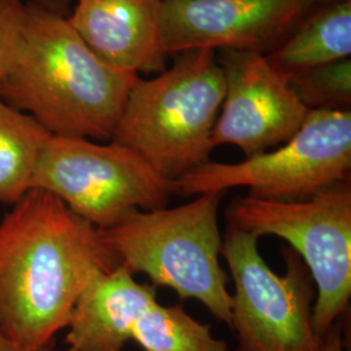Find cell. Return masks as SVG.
I'll use <instances>...</instances> for the list:
<instances>
[{
	"instance_id": "cell-1",
	"label": "cell",
	"mask_w": 351,
	"mask_h": 351,
	"mask_svg": "<svg viewBox=\"0 0 351 351\" xmlns=\"http://www.w3.org/2000/svg\"><path fill=\"white\" fill-rule=\"evenodd\" d=\"M0 221V332L38 349L65 329L91 278L119 264L99 229L32 189Z\"/></svg>"
},
{
	"instance_id": "cell-2",
	"label": "cell",
	"mask_w": 351,
	"mask_h": 351,
	"mask_svg": "<svg viewBox=\"0 0 351 351\" xmlns=\"http://www.w3.org/2000/svg\"><path fill=\"white\" fill-rule=\"evenodd\" d=\"M138 78L101 60L63 14L29 1L0 101L32 116L51 136L110 142Z\"/></svg>"
},
{
	"instance_id": "cell-3",
	"label": "cell",
	"mask_w": 351,
	"mask_h": 351,
	"mask_svg": "<svg viewBox=\"0 0 351 351\" xmlns=\"http://www.w3.org/2000/svg\"><path fill=\"white\" fill-rule=\"evenodd\" d=\"M224 97L226 75L217 52L184 51L169 69L150 80L139 77L111 141L176 181L210 162L213 128Z\"/></svg>"
},
{
	"instance_id": "cell-4",
	"label": "cell",
	"mask_w": 351,
	"mask_h": 351,
	"mask_svg": "<svg viewBox=\"0 0 351 351\" xmlns=\"http://www.w3.org/2000/svg\"><path fill=\"white\" fill-rule=\"evenodd\" d=\"M224 194H201L175 208L137 210L99 232L129 274H145L155 287L201 302L230 326L232 294L220 263L223 236L217 223Z\"/></svg>"
},
{
	"instance_id": "cell-5",
	"label": "cell",
	"mask_w": 351,
	"mask_h": 351,
	"mask_svg": "<svg viewBox=\"0 0 351 351\" xmlns=\"http://www.w3.org/2000/svg\"><path fill=\"white\" fill-rule=\"evenodd\" d=\"M350 173V110H311L280 147L239 163L202 164L173 181V191L191 197L247 188L256 199L298 202L349 181Z\"/></svg>"
},
{
	"instance_id": "cell-6",
	"label": "cell",
	"mask_w": 351,
	"mask_h": 351,
	"mask_svg": "<svg viewBox=\"0 0 351 351\" xmlns=\"http://www.w3.org/2000/svg\"><path fill=\"white\" fill-rule=\"evenodd\" d=\"M229 226L259 239L287 241L308 268L316 288L313 323L326 337L349 308L351 298V181L298 202L237 197L230 202Z\"/></svg>"
},
{
	"instance_id": "cell-7",
	"label": "cell",
	"mask_w": 351,
	"mask_h": 351,
	"mask_svg": "<svg viewBox=\"0 0 351 351\" xmlns=\"http://www.w3.org/2000/svg\"><path fill=\"white\" fill-rule=\"evenodd\" d=\"M32 189L55 195L97 229L137 210L164 208L175 194L173 181L125 146L58 136L39 154Z\"/></svg>"
},
{
	"instance_id": "cell-8",
	"label": "cell",
	"mask_w": 351,
	"mask_h": 351,
	"mask_svg": "<svg viewBox=\"0 0 351 351\" xmlns=\"http://www.w3.org/2000/svg\"><path fill=\"white\" fill-rule=\"evenodd\" d=\"M259 237L228 226L221 256L234 281L230 328L236 351H323L324 339L313 323L314 280L300 255L281 249L285 275L269 268L258 249Z\"/></svg>"
},
{
	"instance_id": "cell-9",
	"label": "cell",
	"mask_w": 351,
	"mask_h": 351,
	"mask_svg": "<svg viewBox=\"0 0 351 351\" xmlns=\"http://www.w3.org/2000/svg\"><path fill=\"white\" fill-rule=\"evenodd\" d=\"M319 0H162L164 50L252 51L278 47Z\"/></svg>"
},
{
	"instance_id": "cell-10",
	"label": "cell",
	"mask_w": 351,
	"mask_h": 351,
	"mask_svg": "<svg viewBox=\"0 0 351 351\" xmlns=\"http://www.w3.org/2000/svg\"><path fill=\"white\" fill-rule=\"evenodd\" d=\"M226 97L213 132V147L233 145L246 158L278 147L301 128L308 108L265 55L221 50Z\"/></svg>"
},
{
	"instance_id": "cell-11",
	"label": "cell",
	"mask_w": 351,
	"mask_h": 351,
	"mask_svg": "<svg viewBox=\"0 0 351 351\" xmlns=\"http://www.w3.org/2000/svg\"><path fill=\"white\" fill-rule=\"evenodd\" d=\"M162 0H77L69 24L101 60L139 75L162 73L168 53L160 24Z\"/></svg>"
},
{
	"instance_id": "cell-12",
	"label": "cell",
	"mask_w": 351,
	"mask_h": 351,
	"mask_svg": "<svg viewBox=\"0 0 351 351\" xmlns=\"http://www.w3.org/2000/svg\"><path fill=\"white\" fill-rule=\"evenodd\" d=\"M158 301L156 288L141 284L117 265L91 278L68 323L64 351H123L146 308Z\"/></svg>"
},
{
	"instance_id": "cell-13",
	"label": "cell",
	"mask_w": 351,
	"mask_h": 351,
	"mask_svg": "<svg viewBox=\"0 0 351 351\" xmlns=\"http://www.w3.org/2000/svg\"><path fill=\"white\" fill-rule=\"evenodd\" d=\"M351 55V0H333L308 13L278 47L265 55L287 77Z\"/></svg>"
},
{
	"instance_id": "cell-14",
	"label": "cell",
	"mask_w": 351,
	"mask_h": 351,
	"mask_svg": "<svg viewBox=\"0 0 351 351\" xmlns=\"http://www.w3.org/2000/svg\"><path fill=\"white\" fill-rule=\"evenodd\" d=\"M50 136L32 116L0 101V203L14 204L30 190Z\"/></svg>"
},
{
	"instance_id": "cell-15",
	"label": "cell",
	"mask_w": 351,
	"mask_h": 351,
	"mask_svg": "<svg viewBox=\"0 0 351 351\" xmlns=\"http://www.w3.org/2000/svg\"><path fill=\"white\" fill-rule=\"evenodd\" d=\"M145 351H229L228 343L216 339L213 328L194 319L181 304L163 306L154 302L132 330Z\"/></svg>"
},
{
	"instance_id": "cell-16",
	"label": "cell",
	"mask_w": 351,
	"mask_h": 351,
	"mask_svg": "<svg viewBox=\"0 0 351 351\" xmlns=\"http://www.w3.org/2000/svg\"><path fill=\"white\" fill-rule=\"evenodd\" d=\"M289 86L310 111L350 110V58L290 75Z\"/></svg>"
},
{
	"instance_id": "cell-17",
	"label": "cell",
	"mask_w": 351,
	"mask_h": 351,
	"mask_svg": "<svg viewBox=\"0 0 351 351\" xmlns=\"http://www.w3.org/2000/svg\"><path fill=\"white\" fill-rule=\"evenodd\" d=\"M27 14L25 0H0V82L12 63Z\"/></svg>"
},
{
	"instance_id": "cell-18",
	"label": "cell",
	"mask_w": 351,
	"mask_h": 351,
	"mask_svg": "<svg viewBox=\"0 0 351 351\" xmlns=\"http://www.w3.org/2000/svg\"><path fill=\"white\" fill-rule=\"evenodd\" d=\"M323 351H346L343 346V342H342V333H341L339 322L328 330L326 339H324Z\"/></svg>"
},
{
	"instance_id": "cell-19",
	"label": "cell",
	"mask_w": 351,
	"mask_h": 351,
	"mask_svg": "<svg viewBox=\"0 0 351 351\" xmlns=\"http://www.w3.org/2000/svg\"><path fill=\"white\" fill-rule=\"evenodd\" d=\"M0 351H59L56 348V342L52 341L49 345L38 348V349H25L21 348L16 343H13L11 339H7L1 332H0Z\"/></svg>"
},
{
	"instance_id": "cell-20",
	"label": "cell",
	"mask_w": 351,
	"mask_h": 351,
	"mask_svg": "<svg viewBox=\"0 0 351 351\" xmlns=\"http://www.w3.org/2000/svg\"><path fill=\"white\" fill-rule=\"evenodd\" d=\"M30 1H34L39 5H43L51 11L60 13V14H63L64 10H66V5H68V0H30Z\"/></svg>"
},
{
	"instance_id": "cell-21",
	"label": "cell",
	"mask_w": 351,
	"mask_h": 351,
	"mask_svg": "<svg viewBox=\"0 0 351 351\" xmlns=\"http://www.w3.org/2000/svg\"><path fill=\"white\" fill-rule=\"evenodd\" d=\"M319 1H333V0H319Z\"/></svg>"
}]
</instances>
